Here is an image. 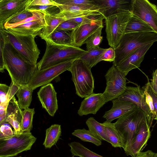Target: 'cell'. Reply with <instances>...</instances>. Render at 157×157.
<instances>
[{
  "mask_svg": "<svg viewBox=\"0 0 157 157\" xmlns=\"http://www.w3.org/2000/svg\"><path fill=\"white\" fill-rule=\"evenodd\" d=\"M3 59L5 69L8 71L12 82L19 87L27 85L37 69L36 65L28 61L7 42L4 48Z\"/></svg>",
  "mask_w": 157,
  "mask_h": 157,
  "instance_id": "obj_1",
  "label": "cell"
},
{
  "mask_svg": "<svg viewBox=\"0 0 157 157\" xmlns=\"http://www.w3.org/2000/svg\"><path fill=\"white\" fill-rule=\"evenodd\" d=\"M46 43L45 52L41 59L36 64L37 69L40 70L67 61L79 58L85 51L73 45H60L49 40Z\"/></svg>",
  "mask_w": 157,
  "mask_h": 157,
  "instance_id": "obj_2",
  "label": "cell"
},
{
  "mask_svg": "<svg viewBox=\"0 0 157 157\" xmlns=\"http://www.w3.org/2000/svg\"><path fill=\"white\" fill-rule=\"evenodd\" d=\"M157 41V33L154 32L124 33L115 50V58L113 65L116 66L136 49Z\"/></svg>",
  "mask_w": 157,
  "mask_h": 157,
  "instance_id": "obj_3",
  "label": "cell"
},
{
  "mask_svg": "<svg viewBox=\"0 0 157 157\" xmlns=\"http://www.w3.org/2000/svg\"><path fill=\"white\" fill-rule=\"evenodd\" d=\"M91 69L83 61L78 58L73 61L67 70L71 74L76 94L82 98L94 93V79Z\"/></svg>",
  "mask_w": 157,
  "mask_h": 157,
  "instance_id": "obj_4",
  "label": "cell"
},
{
  "mask_svg": "<svg viewBox=\"0 0 157 157\" xmlns=\"http://www.w3.org/2000/svg\"><path fill=\"white\" fill-rule=\"evenodd\" d=\"M146 114L139 108L118 118L113 123L124 142L125 152L130 145Z\"/></svg>",
  "mask_w": 157,
  "mask_h": 157,
  "instance_id": "obj_5",
  "label": "cell"
},
{
  "mask_svg": "<svg viewBox=\"0 0 157 157\" xmlns=\"http://www.w3.org/2000/svg\"><path fill=\"white\" fill-rule=\"evenodd\" d=\"M4 33L6 42L10 43L28 61L36 65L40 51L35 42V37L13 34L6 29Z\"/></svg>",
  "mask_w": 157,
  "mask_h": 157,
  "instance_id": "obj_6",
  "label": "cell"
},
{
  "mask_svg": "<svg viewBox=\"0 0 157 157\" xmlns=\"http://www.w3.org/2000/svg\"><path fill=\"white\" fill-rule=\"evenodd\" d=\"M36 139L31 132H22L0 140V157L14 156L29 150Z\"/></svg>",
  "mask_w": 157,
  "mask_h": 157,
  "instance_id": "obj_7",
  "label": "cell"
},
{
  "mask_svg": "<svg viewBox=\"0 0 157 157\" xmlns=\"http://www.w3.org/2000/svg\"><path fill=\"white\" fill-rule=\"evenodd\" d=\"M132 14L130 11L115 14L105 19L106 38L109 45L114 49L118 46L125 33V28Z\"/></svg>",
  "mask_w": 157,
  "mask_h": 157,
  "instance_id": "obj_8",
  "label": "cell"
},
{
  "mask_svg": "<svg viewBox=\"0 0 157 157\" xmlns=\"http://www.w3.org/2000/svg\"><path fill=\"white\" fill-rule=\"evenodd\" d=\"M126 75L113 65L106 72L105 76L106 86L102 93L106 102L118 98L126 90Z\"/></svg>",
  "mask_w": 157,
  "mask_h": 157,
  "instance_id": "obj_9",
  "label": "cell"
},
{
  "mask_svg": "<svg viewBox=\"0 0 157 157\" xmlns=\"http://www.w3.org/2000/svg\"><path fill=\"white\" fill-rule=\"evenodd\" d=\"M75 59L70 60L44 69L38 70L37 69L28 86L33 90L38 87L50 83L54 79L67 70Z\"/></svg>",
  "mask_w": 157,
  "mask_h": 157,
  "instance_id": "obj_10",
  "label": "cell"
},
{
  "mask_svg": "<svg viewBox=\"0 0 157 157\" xmlns=\"http://www.w3.org/2000/svg\"><path fill=\"white\" fill-rule=\"evenodd\" d=\"M104 19L102 15L99 13L80 23L71 31L73 45L80 48L84 44L89 37L100 27H103Z\"/></svg>",
  "mask_w": 157,
  "mask_h": 157,
  "instance_id": "obj_11",
  "label": "cell"
},
{
  "mask_svg": "<svg viewBox=\"0 0 157 157\" xmlns=\"http://www.w3.org/2000/svg\"><path fill=\"white\" fill-rule=\"evenodd\" d=\"M131 12L157 33V8L155 5L147 0H131Z\"/></svg>",
  "mask_w": 157,
  "mask_h": 157,
  "instance_id": "obj_12",
  "label": "cell"
},
{
  "mask_svg": "<svg viewBox=\"0 0 157 157\" xmlns=\"http://www.w3.org/2000/svg\"><path fill=\"white\" fill-rule=\"evenodd\" d=\"M136 85V87L127 86L124 92L117 98L131 101L143 110L146 114L147 124L150 128L153 121L150 109L146 102L145 95L140 86Z\"/></svg>",
  "mask_w": 157,
  "mask_h": 157,
  "instance_id": "obj_13",
  "label": "cell"
},
{
  "mask_svg": "<svg viewBox=\"0 0 157 157\" xmlns=\"http://www.w3.org/2000/svg\"><path fill=\"white\" fill-rule=\"evenodd\" d=\"M32 0H0V29L10 18L27 9Z\"/></svg>",
  "mask_w": 157,
  "mask_h": 157,
  "instance_id": "obj_14",
  "label": "cell"
},
{
  "mask_svg": "<svg viewBox=\"0 0 157 157\" xmlns=\"http://www.w3.org/2000/svg\"><path fill=\"white\" fill-rule=\"evenodd\" d=\"M99 12L105 19L112 15L131 12V0H95Z\"/></svg>",
  "mask_w": 157,
  "mask_h": 157,
  "instance_id": "obj_15",
  "label": "cell"
},
{
  "mask_svg": "<svg viewBox=\"0 0 157 157\" xmlns=\"http://www.w3.org/2000/svg\"><path fill=\"white\" fill-rule=\"evenodd\" d=\"M150 128L147 118L141 123L130 145L125 153L127 155L136 157L147 144L151 136Z\"/></svg>",
  "mask_w": 157,
  "mask_h": 157,
  "instance_id": "obj_16",
  "label": "cell"
},
{
  "mask_svg": "<svg viewBox=\"0 0 157 157\" xmlns=\"http://www.w3.org/2000/svg\"><path fill=\"white\" fill-rule=\"evenodd\" d=\"M153 44H149L136 49L115 67L127 75L129 71L140 66L145 54Z\"/></svg>",
  "mask_w": 157,
  "mask_h": 157,
  "instance_id": "obj_17",
  "label": "cell"
},
{
  "mask_svg": "<svg viewBox=\"0 0 157 157\" xmlns=\"http://www.w3.org/2000/svg\"><path fill=\"white\" fill-rule=\"evenodd\" d=\"M37 94L43 108L50 116L54 117L58 107L57 93L52 84L50 83L42 86Z\"/></svg>",
  "mask_w": 157,
  "mask_h": 157,
  "instance_id": "obj_18",
  "label": "cell"
},
{
  "mask_svg": "<svg viewBox=\"0 0 157 157\" xmlns=\"http://www.w3.org/2000/svg\"><path fill=\"white\" fill-rule=\"evenodd\" d=\"M113 105L103 116L106 122L111 123L117 119L128 113L138 107L134 103L127 101L115 99L112 100Z\"/></svg>",
  "mask_w": 157,
  "mask_h": 157,
  "instance_id": "obj_19",
  "label": "cell"
},
{
  "mask_svg": "<svg viewBox=\"0 0 157 157\" xmlns=\"http://www.w3.org/2000/svg\"><path fill=\"white\" fill-rule=\"evenodd\" d=\"M44 17V15L15 27L5 29L14 34L32 36L36 37L40 35L45 26Z\"/></svg>",
  "mask_w": 157,
  "mask_h": 157,
  "instance_id": "obj_20",
  "label": "cell"
},
{
  "mask_svg": "<svg viewBox=\"0 0 157 157\" xmlns=\"http://www.w3.org/2000/svg\"><path fill=\"white\" fill-rule=\"evenodd\" d=\"M106 103L102 93H93L82 101L77 113L80 116L90 114H95Z\"/></svg>",
  "mask_w": 157,
  "mask_h": 157,
  "instance_id": "obj_21",
  "label": "cell"
},
{
  "mask_svg": "<svg viewBox=\"0 0 157 157\" xmlns=\"http://www.w3.org/2000/svg\"><path fill=\"white\" fill-rule=\"evenodd\" d=\"M44 17L45 26L39 36L44 40L49 39L52 33L61 23L67 20L59 12L56 14L44 13Z\"/></svg>",
  "mask_w": 157,
  "mask_h": 157,
  "instance_id": "obj_22",
  "label": "cell"
},
{
  "mask_svg": "<svg viewBox=\"0 0 157 157\" xmlns=\"http://www.w3.org/2000/svg\"><path fill=\"white\" fill-rule=\"evenodd\" d=\"M58 8L59 10V13L67 20L99 13L98 10H90L83 7L76 6L61 4Z\"/></svg>",
  "mask_w": 157,
  "mask_h": 157,
  "instance_id": "obj_23",
  "label": "cell"
},
{
  "mask_svg": "<svg viewBox=\"0 0 157 157\" xmlns=\"http://www.w3.org/2000/svg\"><path fill=\"white\" fill-rule=\"evenodd\" d=\"M150 32H155L147 23L132 14L127 23L125 33Z\"/></svg>",
  "mask_w": 157,
  "mask_h": 157,
  "instance_id": "obj_24",
  "label": "cell"
},
{
  "mask_svg": "<svg viewBox=\"0 0 157 157\" xmlns=\"http://www.w3.org/2000/svg\"><path fill=\"white\" fill-rule=\"evenodd\" d=\"M105 50V49L101 48L99 47L92 48L86 51V52L79 59L83 61L91 69L101 61V55Z\"/></svg>",
  "mask_w": 157,
  "mask_h": 157,
  "instance_id": "obj_25",
  "label": "cell"
},
{
  "mask_svg": "<svg viewBox=\"0 0 157 157\" xmlns=\"http://www.w3.org/2000/svg\"><path fill=\"white\" fill-rule=\"evenodd\" d=\"M102 124L105 127L107 136L112 146L114 147H122L124 149V142L113 123L105 121Z\"/></svg>",
  "mask_w": 157,
  "mask_h": 157,
  "instance_id": "obj_26",
  "label": "cell"
},
{
  "mask_svg": "<svg viewBox=\"0 0 157 157\" xmlns=\"http://www.w3.org/2000/svg\"><path fill=\"white\" fill-rule=\"evenodd\" d=\"M61 134V125H52L46 130V136L43 145L46 148H51L56 144Z\"/></svg>",
  "mask_w": 157,
  "mask_h": 157,
  "instance_id": "obj_27",
  "label": "cell"
},
{
  "mask_svg": "<svg viewBox=\"0 0 157 157\" xmlns=\"http://www.w3.org/2000/svg\"><path fill=\"white\" fill-rule=\"evenodd\" d=\"M33 91L27 85L19 87L16 94L18 98V103L21 109L28 108L30 105Z\"/></svg>",
  "mask_w": 157,
  "mask_h": 157,
  "instance_id": "obj_28",
  "label": "cell"
},
{
  "mask_svg": "<svg viewBox=\"0 0 157 157\" xmlns=\"http://www.w3.org/2000/svg\"><path fill=\"white\" fill-rule=\"evenodd\" d=\"M89 130L101 140H105L110 143L107 136L105 128L102 123H100L93 117H90L86 121Z\"/></svg>",
  "mask_w": 157,
  "mask_h": 157,
  "instance_id": "obj_29",
  "label": "cell"
},
{
  "mask_svg": "<svg viewBox=\"0 0 157 157\" xmlns=\"http://www.w3.org/2000/svg\"><path fill=\"white\" fill-rule=\"evenodd\" d=\"M71 31L67 30H55L48 40H50L54 43L58 44L73 45Z\"/></svg>",
  "mask_w": 157,
  "mask_h": 157,
  "instance_id": "obj_30",
  "label": "cell"
},
{
  "mask_svg": "<svg viewBox=\"0 0 157 157\" xmlns=\"http://www.w3.org/2000/svg\"><path fill=\"white\" fill-rule=\"evenodd\" d=\"M68 145L73 155L80 157H104L91 151L79 142H72Z\"/></svg>",
  "mask_w": 157,
  "mask_h": 157,
  "instance_id": "obj_31",
  "label": "cell"
},
{
  "mask_svg": "<svg viewBox=\"0 0 157 157\" xmlns=\"http://www.w3.org/2000/svg\"><path fill=\"white\" fill-rule=\"evenodd\" d=\"M57 3L65 5L76 6L89 10L99 11V7L95 0H54Z\"/></svg>",
  "mask_w": 157,
  "mask_h": 157,
  "instance_id": "obj_32",
  "label": "cell"
},
{
  "mask_svg": "<svg viewBox=\"0 0 157 157\" xmlns=\"http://www.w3.org/2000/svg\"><path fill=\"white\" fill-rule=\"evenodd\" d=\"M35 113L34 108H28L22 111V118L20 123L22 132H30L33 128V121Z\"/></svg>",
  "mask_w": 157,
  "mask_h": 157,
  "instance_id": "obj_33",
  "label": "cell"
},
{
  "mask_svg": "<svg viewBox=\"0 0 157 157\" xmlns=\"http://www.w3.org/2000/svg\"><path fill=\"white\" fill-rule=\"evenodd\" d=\"M72 134L82 141L92 143L97 146H99L102 144L101 140L89 130L84 128L75 130Z\"/></svg>",
  "mask_w": 157,
  "mask_h": 157,
  "instance_id": "obj_34",
  "label": "cell"
},
{
  "mask_svg": "<svg viewBox=\"0 0 157 157\" xmlns=\"http://www.w3.org/2000/svg\"><path fill=\"white\" fill-rule=\"evenodd\" d=\"M103 27H100L86 40L84 44H86V51L93 48L99 47L103 40V37L101 36V34Z\"/></svg>",
  "mask_w": 157,
  "mask_h": 157,
  "instance_id": "obj_35",
  "label": "cell"
},
{
  "mask_svg": "<svg viewBox=\"0 0 157 157\" xmlns=\"http://www.w3.org/2000/svg\"><path fill=\"white\" fill-rule=\"evenodd\" d=\"M32 15L31 12L26 9L8 19L4 24V29L9 28L31 17Z\"/></svg>",
  "mask_w": 157,
  "mask_h": 157,
  "instance_id": "obj_36",
  "label": "cell"
},
{
  "mask_svg": "<svg viewBox=\"0 0 157 157\" xmlns=\"http://www.w3.org/2000/svg\"><path fill=\"white\" fill-rule=\"evenodd\" d=\"M27 9L28 10H39L48 14H56L59 12L58 7L53 6H28Z\"/></svg>",
  "mask_w": 157,
  "mask_h": 157,
  "instance_id": "obj_37",
  "label": "cell"
},
{
  "mask_svg": "<svg viewBox=\"0 0 157 157\" xmlns=\"http://www.w3.org/2000/svg\"><path fill=\"white\" fill-rule=\"evenodd\" d=\"M79 24L80 23L69 19L61 23L55 30L72 31L76 28Z\"/></svg>",
  "mask_w": 157,
  "mask_h": 157,
  "instance_id": "obj_38",
  "label": "cell"
},
{
  "mask_svg": "<svg viewBox=\"0 0 157 157\" xmlns=\"http://www.w3.org/2000/svg\"><path fill=\"white\" fill-rule=\"evenodd\" d=\"M6 43L5 37L3 30L0 29V72H4L5 69L3 52Z\"/></svg>",
  "mask_w": 157,
  "mask_h": 157,
  "instance_id": "obj_39",
  "label": "cell"
},
{
  "mask_svg": "<svg viewBox=\"0 0 157 157\" xmlns=\"http://www.w3.org/2000/svg\"><path fill=\"white\" fill-rule=\"evenodd\" d=\"M115 58V50L110 47L109 48L105 49L102 53L101 58V61H105L108 62H113Z\"/></svg>",
  "mask_w": 157,
  "mask_h": 157,
  "instance_id": "obj_40",
  "label": "cell"
},
{
  "mask_svg": "<svg viewBox=\"0 0 157 157\" xmlns=\"http://www.w3.org/2000/svg\"><path fill=\"white\" fill-rule=\"evenodd\" d=\"M142 89L143 90L145 94L146 102L150 109L152 121H153L154 120H156L157 113L155 111L152 99L144 89L142 88Z\"/></svg>",
  "mask_w": 157,
  "mask_h": 157,
  "instance_id": "obj_41",
  "label": "cell"
},
{
  "mask_svg": "<svg viewBox=\"0 0 157 157\" xmlns=\"http://www.w3.org/2000/svg\"><path fill=\"white\" fill-rule=\"evenodd\" d=\"M13 132L8 124H4L0 127V140L3 139L13 136Z\"/></svg>",
  "mask_w": 157,
  "mask_h": 157,
  "instance_id": "obj_42",
  "label": "cell"
},
{
  "mask_svg": "<svg viewBox=\"0 0 157 157\" xmlns=\"http://www.w3.org/2000/svg\"><path fill=\"white\" fill-rule=\"evenodd\" d=\"M60 5L53 0H32L28 6H53L58 7Z\"/></svg>",
  "mask_w": 157,
  "mask_h": 157,
  "instance_id": "obj_43",
  "label": "cell"
},
{
  "mask_svg": "<svg viewBox=\"0 0 157 157\" xmlns=\"http://www.w3.org/2000/svg\"><path fill=\"white\" fill-rule=\"evenodd\" d=\"M151 97L153 103L155 111L157 113V94H156L151 87L150 82H148L143 87Z\"/></svg>",
  "mask_w": 157,
  "mask_h": 157,
  "instance_id": "obj_44",
  "label": "cell"
},
{
  "mask_svg": "<svg viewBox=\"0 0 157 157\" xmlns=\"http://www.w3.org/2000/svg\"><path fill=\"white\" fill-rule=\"evenodd\" d=\"M150 82V86L156 94H157V70L153 71L152 74V79Z\"/></svg>",
  "mask_w": 157,
  "mask_h": 157,
  "instance_id": "obj_45",
  "label": "cell"
},
{
  "mask_svg": "<svg viewBox=\"0 0 157 157\" xmlns=\"http://www.w3.org/2000/svg\"><path fill=\"white\" fill-rule=\"evenodd\" d=\"M10 100L6 96L5 99L1 101L0 104V116L6 115L9 102Z\"/></svg>",
  "mask_w": 157,
  "mask_h": 157,
  "instance_id": "obj_46",
  "label": "cell"
},
{
  "mask_svg": "<svg viewBox=\"0 0 157 157\" xmlns=\"http://www.w3.org/2000/svg\"><path fill=\"white\" fill-rule=\"evenodd\" d=\"M9 88V86L7 85L0 83V98L1 101L6 99Z\"/></svg>",
  "mask_w": 157,
  "mask_h": 157,
  "instance_id": "obj_47",
  "label": "cell"
},
{
  "mask_svg": "<svg viewBox=\"0 0 157 157\" xmlns=\"http://www.w3.org/2000/svg\"><path fill=\"white\" fill-rule=\"evenodd\" d=\"M156 153L150 150H148L145 152H141L137 155L136 157H155Z\"/></svg>",
  "mask_w": 157,
  "mask_h": 157,
  "instance_id": "obj_48",
  "label": "cell"
},
{
  "mask_svg": "<svg viewBox=\"0 0 157 157\" xmlns=\"http://www.w3.org/2000/svg\"><path fill=\"white\" fill-rule=\"evenodd\" d=\"M6 115L0 116V126L4 124L6 122Z\"/></svg>",
  "mask_w": 157,
  "mask_h": 157,
  "instance_id": "obj_49",
  "label": "cell"
},
{
  "mask_svg": "<svg viewBox=\"0 0 157 157\" xmlns=\"http://www.w3.org/2000/svg\"><path fill=\"white\" fill-rule=\"evenodd\" d=\"M1 98H0V104L1 103Z\"/></svg>",
  "mask_w": 157,
  "mask_h": 157,
  "instance_id": "obj_50",
  "label": "cell"
},
{
  "mask_svg": "<svg viewBox=\"0 0 157 157\" xmlns=\"http://www.w3.org/2000/svg\"><path fill=\"white\" fill-rule=\"evenodd\" d=\"M155 157H157V154L156 155Z\"/></svg>",
  "mask_w": 157,
  "mask_h": 157,
  "instance_id": "obj_51",
  "label": "cell"
},
{
  "mask_svg": "<svg viewBox=\"0 0 157 157\" xmlns=\"http://www.w3.org/2000/svg\"></svg>",
  "mask_w": 157,
  "mask_h": 157,
  "instance_id": "obj_52",
  "label": "cell"
}]
</instances>
